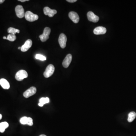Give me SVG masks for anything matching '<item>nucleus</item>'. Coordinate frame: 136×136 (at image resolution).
I'll return each mask as SVG.
<instances>
[{
	"label": "nucleus",
	"mask_w": 136,
	"mask_h": 136,
	"mask_svg": "<svg viewBox=\"0 0 136 136\" xmlns=\"http://www.w3.org/2000/svg\"><path fill=\"white\" fill-rule=\"evenodd\" d=\"M5 1V0H0V4H2Z\"/></svg>",
	"instance_id": "nucleus-24"
},
{
	"label": "nucleus",
	"mask_w": 136,
	"mask_h": 136,
	"mask_svg": "<svg viewBox=\"0 0 136 136\" xmlns=\"http://www.w3.org/2000/svg\"><path fill=\"white\" fill-rule=\"evenodd\" d=\"M0 85L4 89H8L10 87L9 82L5 79L2 78L0 79Z\"/></svg>",
	"instance_id": "nucleus-15"
},
{
	"label": "nucleus",
	"mask_w": 136,
	"mask_h": 136,
	"mask_svg": "<svg viewBox=\"0 0 136 136\" xmlns=\"http://www.w3.org/2000/svg\"><path fill=\"white\" fill-rule=\"evenodd\" d=\"M51 32V29L49 27H45L44 29V32L42 35L39 36V38L42 42L47 41L49 39V36Z\"/></svg>",
	"instance_id": "nucleus-3"
},
{
	"label": "nucleus",
	"mask_w": 136,
	"mask_h": 136,
	"mask_svg": "<svg viewBox=\"0 0 136 136\" xmlns=\"http://www.w3.org/2000/svg\"><path fill=\"white\" fill-rule=\"evenodd\" d=\"M36 88L35 87H31L24 92L23 94V96L25 98H28L35 94L36 93Z\"/></svg>",
	"instance_id": "nucleus-7"
},
{
	"label": "nucleus",
	"mask_w": 136,
	"mask_h": 136,
	"mask_svg": "<svg viewBox=\"0 0 136 136\" xmlns=\"http://www.w3.org/2000/svg\"><path fill=\"white\" fill-rule=\"evenodd\" d=\"M36 59H37L40 60L42 61L46 60V58L45 56L40 54H37L35 56Z\"/></svg>",
	"instance_id": "nucleus-21"
},
{
	"label": "nucleus",
	"mask_w": 136,
	"mask_h": 136,
	"mask_svg": "<svg viewBox=\"0 0 136 136\" xmlns=\"http://www.w3.org/2000/svg\"><path fill=\"white\" fill-rule=\"evenodd\" d=\"M18 1L21 2H25L26 1H28L29 0H19Z\"/></svg>",
	"instance_id": "nucleus-23"
},
{
	"label": "nucleus",
	"mask_w": 136,
	"mask_h": 136,
	"mask_svg": "<svg viewBox=\"0 0 136 136\" xmlns=\"http://www.w3.org/2000/svg\"><path fill=\"white\" fill-rule=\"evenodd\" d=\"M87 16L88 20L91 22L96 23L99 21V17L95 15L92 11H89L88 12Z\"/></svg>",
	"instance_id": "nucleus-8"
},
{
	"label": "nucleus",
	"mask_w": 136,
	"mask_h": 136,
	"mask_svg": "<svg viewBox=\"0 0 136 136\" xmlns=\"http://www.w3.org/2000/svg\"><path fill=\"white\" fill-rule=\"evenodd\" d=\"M25 17L26 20L29 22H34L38 19L39 17L37 14L33 13L30 11H27L25 14Z\"/></svg>",
	"instance_id": "nucleus-1"
},
{
	"label": "nucleus",
	"mask_w": 136,
	"mask_h": 136,
	"mask_svg": "<svg viewBox=\"0 0 136 136\" xmlns=\"http://www.w3.org/2000/svg\"><path fill=\"white\" fill-rule=\"evenodd\" d=\"M9 124L7 122H3L0 123V132L4 133L5 129L8 127Z\"/></svg>",
	"instance_id": "nucleus-16"
},
{
	"label": "nucleus",
	"mask_w": 136,
	"mask_h": 136,
	"mask_svg": "<svg viewBox=\"0 0 136 136\" xmlns=\"http://www.w3.org/2000/svg\"><path fill=\"white\" fill-rule=\"evenodd\" d=\"M32 45V41L31 39L26 40L24 45L21 47V51L22 52H26L31 48Z\"/></svg>",
	"instance_id": "nucleus-13"
},
{
	"label": "nucleus",
	"mask_w": 136,
	"mask_h": 136,
	"mask_svg": "<svg viewBox=\"0 0 136 136\" xmlns=\"http://www.w3.org/2000/svg\"><path fill=\"white\" fill-rule=\"evenodd\" d=\"M66 41L67 38L65 35L63 33H61L60 34L58 39V42L60 46L62 48H64L65 47Z\"/></svg>",
	"instance_id": "nucleus-5"
},
{
	"label": "nucleus",
	"mask_w": 136,
	"mask_h": 136,
	"mask_svg": "<svg viewBox=\"0 0 136 136\" xmlns=\"http://www.w3.org/2000/svg\"><path fill=\"white\" fill-rule=\"evenodd\" d=\"M16 39V35H12V34H9L7 37V39L10 41H14Z\"/></svg>",
	"instance_id": "nucleus-20"
},
{
	"label": "nucleus",
	"mask_w": 136,
	"mask_h": 136,
	"mask_svg": "<svg viewBox=\"0 0 136 136\" xmlns=\"http://www.w3.org/2000/svg\"><path fill=\"white\" fill-rule=\"evenodd\" d=\"M44 12L45 15H48L50 17H53L57 13V11L55 10H52L48 7H45L44 9Z\"/></svg>",
	"instance_id": "nucleus-11"
},
{
	"label": "nucleus",
	"mask_w": 136,
	"mask_h": 136,
	"mask_svg": "<svg viewBox=\"0 0 136 136\" xmlns=\"http://www.w3.org/2000/svg\"><path fill=\"white\" fill-rule=\"evenodd\" d=\"M21 47H19L18 48V49H21Z\"/></svg>",
	"instance_id": "nucleus-28"
},
{
	"label": "nucleus",
	"mask_w": 136,
	"mask_h": 136,
	"mask_svg": "<svg viewBox=\"0 0 136 136\" xmlns=\"http://www.w3.org/2000/svg\"><path fill=\"white\" fill-rule=\"evenodd\" d=\"M39 136H47L46 135H45V134H41Z\"/></svg>",
	"instance_id": "nucleus-27"
},
{
	"label": "nucleus",
	"mask_w": 136,
	"mask_h": 136,
	"mask_svg": "<svg viewBox=\"0 0 136 136\" xmlns=\"http://www.w3.org/2000/svg\"><path fill=\"white\" fill-rule=\"evenodd\" d=\"M69 16L70 19L75 23H78L79 21V16L76 12L71 11L69 13Z\"/></svg>",
	"instance_id": "nucleus-10"
},
{
	"label": "nucleus",
	"mask_w": 136,
	"mask_h": 136,
	"mask_svg": "<svg viewBox=\"0 0 136 136\" xmlns=\"http://www.w3.org/2000/svg\"><path fill=\"white\" fill-rule=\"evenodd\" d=\"M72 59V54H69L66 55L62 62V65L64 68H66L69 67L70 64L71 63Z\"/></svg>",
	"instance_id": "nucleus-12"
},
{
	"label": "nucleus",
	"mask_w": 136,
	"mask_h": 136,
	"mask_svg": "<svg viewBox=\"0 0 136 136\" xmlns=\"http://www.w3.org/2000/svg\"><path fill=\"white\" fill-rule=\"evenodd\" d=\"M2 115L1 114H0V120H1V119H2Z\"/></svg>",
	"instance_id": "nucleus-25"
},
{
	"label": "nucleus",
	"mask_w": 136,
	"mask_h": 136,
	"mask_svg": "<svg viewBox=\"0 0 136 136\" xmlns=\"http://www.w3.org/2000/svg\"><path fill=\"white\" fill-rule=\"evenodd\" d=\"M15 11L17 17L22 18L25 16V12L23 7L22 5H18L15 8Z\"/></svg>",
	"instance_id": "nucleus-6"
},
{
	"label": "nucleus",
	"mask_w": 136,
	"mask_h": 136,
	"mask_svg": "<svg viewBox=\"0 0 136 136\" xmlns=\"http://www.w3.org/2000/svg\"><path fill=\"white\" fill-rule=\"evenodd\" d=\"M66 1L70 2V3H73V2H75L77 1V0H67Z\"/></svg>",
	"instance_id": "nucleus-22"
},
{
	"label": "nucleus",
	"mask_w": 136,
	"mask_h": 136,
	"mask_svg": "<svg viewBox=\"0 0 136 136\" xmlns=\"http://www.w3.org/2000/svg\"><path fill=\"white\" fill-rule=\"evenodd\" d=\"M50 102V99L48 97H42L39 100L38 105L40 107H42L44 104L48 103Z\"/></svg>",
	"instance_id": "nucleus-17"
},
{
	"label": "nucleus",
	"mask_w": 136,
	"mask_h": 136,
	"mask_svg": "<svg viewBox=\"0 0 136 136\" xmlns=\"http://www.w3.org/2000/svg\"><path fill=\"white\" fill-rule=\"evenodd\" d=\"M136 117V113L135 112H130L128 115V121L129 122L133 121Z\"/></svg>",
	"instance_id": "nucleus-18"
},
{
	"label": "nucleus",
	"mask_w": 136,
	"mask_h": 136,
	"mask_svg": "<svg viewBox=\"0 0 136 136\" xmlns=\"http://www.w3.org/2000/svg\"><path fill=\"white\" fill-rule=\"evenodd\" d=\"M107 29L103 26H98L96 27L93 30V32L95 35H104L106 32Z\"/></svg>",
	"instance_id": "nucleus-14"
},
{
	"label": "nucleus",
	"mask_w": 136,
	"mask_h": 136,
	"mask_svg": "<svg viewBox=\"0 0 136 136\" xmlns=\"http://www.w3.org/2000/svg\"><path fill=\"white\" fill-rule=\"evenodd\" d=\"M8 32L10 34L15 35L16 33H19L20 32V30L14 28L13 27H10L8 29Z\"/></svg>",
	"instance_id": "nucleus-19"
},
{
	"label": "nucleus",
	"mask_w": 136,
	"mask_h": 136,
	"mask_svg": "<svg viewBox=\"0 0 136 136\" xmlns=\"http://www.w3.org/2000/svg\"><path fill=\"white\" fill-rule=\"evenodd\" d=\"M28 73L25 70H19L17 72L15 75V78L18 81H21L23 80L24 79L27 78L28 77Z\"/></svg>",
	"instance_id": "nucleus-2"
},
{
	"label": "nucleus",
	"mask_w": 136,
	"mask_h": 136,
	"mask_svg": "<svg viewBox=\"0 0 136 136\" xmlns=\"http://www.w3.org/2000/svg\"><path fill=\"white\" fill-rule=\"evenodd\" d=\"M55 68L53 65L50 64L48 65L44 73V75L46 78H48L52 75L54 72Z\"/></svg>",
	"instance_id": "nucleus-4"
},
{
	"label": "nucleus",
	"mask_w": 136,
	"mask_h": 136,
	"mask_svg": "<svg viewBox=\"0 0 136 136\" xmlns=\"http://www.w3.org/2000/svg\"><path fill=\"white\" fill-rule=\"evenodd\" d=\"M3 39H7V38H6L5 36H4V37H3Z\"/></svg>",
	"instance_id": "nucleus-26"
},
{
	"label": "nucleus",
	"mask_w": 136,
	"mask_h": 136,
	"mask_svg": "<svg viewBox=\"0 0 136 136\" xmlns=\"http://www.w3.org/2000/svg\"><path fill=\"white\" fill-rule=\"evenodd\" d=\"M20 122L22 124H27L29 126L33 125L32 119L30 117H27L26 116L22 117L20 118Z\"/></svg>",
	"instance_id": "nucleus-9"
}]
</instances>
